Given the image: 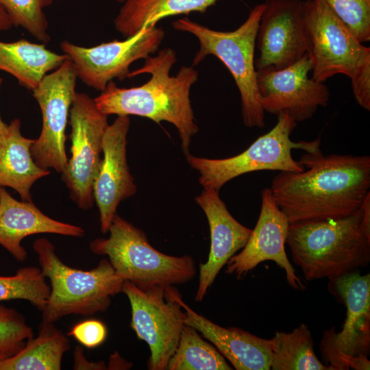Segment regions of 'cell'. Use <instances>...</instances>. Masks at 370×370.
Masks as SVG:
<instances>
[{
	"mask_svg": "<svg viewBox=\"0 0 370 370\" xmlns=\"http://www.w3.org/2000/svg\"><path fill=\"white\" fill-rule=\"evenodd\" d=\"M299 161L304 171H280L271 182L273 196L290 223L349 216L370 193L369 156H324L319 150Z\"/></svg>",
	"mask_w": 370,
	"mask_h": 370,
	"instance_id": "1",
	"label": "cell"
},
{
	"mask_svg": "<svg viewBox=\"0 0 370 370\" xmlns=\"http://www.w3.org/2000/svg\"><path fill=\"white\" fill-rule=\"evenodd\" d=\"M176 61L174 50L162 49L156 56L145 59L142 67L127 75L132 78L149 73L151 77L145 84L127 88H119L110 81L94 101L97 108L108 116L136 115L157 123L164 121L172 123L177 130L186 155L199 130L190 99V88L199 74L193 66H183L175 75L171 76Z\"/></svg>",
	"mask_w": 370,
	"mask_h": 370,
	"instance_id": "2",
	"label": "cell"
},
{
	"mask_svg": "<svg viewBox=\"0 0 370 370\" xmlns=\"http://www.w3.org/2000/svg\"><path fill=\"white\" fill-rule=\"evenodd\" d=\"M286 243L308 281L358 271L370 262V229L362 207L342 218L291 223Z\"/></svg>",
	"mask_w": 370,
	"mask_h": 370,
	"instance_id": "3",
	"label": "cell"
},
{
	"mask_svg": "<svg viewBox=\"0 0 370 370\" xmlns=\"http://www.w3.org/2000/svg\"><path fill=\"white\" fill-rule=\"evenodd\" d=\"M306 53L312 77L321 82L343 74L358 104L370 110V48L360 42L323 0H303Z\"/></svg>",
	"mask_w": 370,
	"mask_h": 370,
	"instance_id": "4",
	"label": "cell"
},
{
	"mask_svg": "<svg viewBox=\"0 0 370 370\" xmlns=\"http://www.w3.org/2000/svg\"><path fill=\"white\" fill-rule=\"evenodd\" d=\"M42 273L51 284L50 294L42 310V321L54 323L69 314L90 316L106 311L111 297L122 291L124 280L109 260L102 259L91 270L71 268L61 261L46 238L33 244Z\"/></svg>",
	"mask_w": 370,
	"mask_h": 370,
	"instance_id": "5",
	"label": "cell"
},
{
	"mask_svg": "<svg viewBox=\"0 0 370 370\" xmlns=\"http://www.w3.org/2000/svg\"><path fill=\"white\" fill-rule=\"evenodd\" d=\"M262 9L263 3L254 6L245 22L230 32L212 29L187 17L172 22L174 29L192 34L199 40V49L193 58V66L212 55L229 70L238 87L243 123L248 127L265 126V112L260 103L254 59Z\"/></svg>",
	"mask_w": 370,
	"mask_h": 370,
	"instance_id": "6",
	"label": "cell"
},
{
	"mask_svg": "<svg viewBox=\"0 0 370 370\" xmlns=\"http://www.w3.org/2000/svg\"><path fill=\"white\" fill-rule=\"evenodd\" d=\"M108 232V238L90 243V250L107 256L116 274L139 288L184 284L195 277L196 267L191 256H173L156 250L143 230L117 214Z\"/></svg>",
	"mask_w": 370,
	"mask_h": 370,
	"instance_id": "7",
	"label": "cell"
},
{
	"mask_svg": "<svg viewBox=\"0 0 370 370\" xmlns=\"http://www.w3.org/2000/svg\"><path fill=\"white\" fill-rule=\"evenodd\" d=\"M297 122L286 112L278 115L275 125L259 136L241 153L223 159L199 158L186 154L189 165L199 173V181L205 189H219L227 182L245 173L264 171L301 172L304 166L294 160L292 149L306 153L320 149V138L313 141L291 140Z\"/></svg>",
	"mask_w": 370,
	"mask_h": 370,
	"instance_id": "8",
	"label": "cell"
},
{
	"mask_svg": "<svg viewBox=\"0 0 370 370\" xmlns=\"http://www.w3.org/2000/svg\"><path fill=\"white\" fill-rule=\"evenodd\" d=\"M328 291L345 304L342 330L324 331L320 343L323 359L330 370H369L370 347V274L358 271L329 280Z\"/></svg>",
	"mask_w": 370,
	"mask_h": 370,
	"instance_id": "9",
	"label": "cell"
},
{
	"mask_svg": "<svg viewBox=\"0 0 370 370\" xmlns=\"http://www.w3.org/2000/svg\"><path fill=\"white\" fill-rule=\"evenodd\" d=\"M121 292L131 305L132 329L149 347L148 369L166 370L185 325L181 294L174 285L140 289L127 280L124 281Z\"/></svg>",
	"mask_w": 370,
	"mask_h": 370,
	"instance_id": "10",
	"label": "cell"
},
{
	"mask_svg": "<svg viewBox=\"0 0 370 370\" xmlns=\"http://www.w3.org/2000/svg\"><path fill=\"white\" fill-rule=\"evenodd\" d=\"M71 157L62 174L73 201L82 210L95 202L93 185L101 164V143L108 125V115L96 106L94 99L76 92L70 109Z\"/></svg>",
	"mask_w": 370,
	"mask_h": 370,
	"instance_id": "11",
	"label": "cell"
},
{
	"mask_svg": "<svg viewBox=\"0 0 370 370\" xmlns=\"http://www.w3.org/2000/svg\"><path fill=\"white\" fill-rule=\"evenodd\" d=\"M77 76L68 58L47 74L32 90L41 110L42 126L39 136L30 147L35 162L41 168L53 169L62 173L68 158L66 153V127L76 93Z\"/></svg>",
	"mask_w": 370,
	"mask_h": 370,
	"instance_id": "12",
	"label": "cell"
},
{
	"mask_svg": "<svg viewBox=\"0 0 370 370\" xmlns=\"http://www.w3.org/2000/svg\"><path fill=\"white\" fill-rule=\"evenodd\" d=\"M164 35L161 27L150 26L123 40H114L90 47L64 40L60 48L72 61L77 77L88 87L101 92L113 79L123 81L127 78L130 65L156 52Z\"/></svg>",
	"mask_w": 370,
	"mask_h": 370,
	"instance_id": "13",
	"label": "cell"
},
{
	"mask_svg": "<svg viewBox=\"0 0 370 370\" xmlns=\"http://www.w3.org/2000/svg\"><path fill=\"white\" fill-rule=\"evenodd\" d=\"M312 66L307 53L280 70L257 72V86L264 112H288L297 122L312 118L319 107H326L330 92L325 82L309 77Z\"/></svg>",
	"mask_w": 370,
	"mask_h": 370,
	"instance_id": "14",
	"label": "cell"
},
{
	"mask_svg": "<svg viewBox=\"0 0 370 370\" xmlns=\"http://www.w3.org/2000/svg\"><path fill=\"white\" fill-rule=\"evenodd\" d=\"M256 47V71L284 69L306 53L303 0H265Z\"/></svg>",
	"mask_w": 370,
	"mask_h": 370,
	"instance_id": "15",
	"label": "cell"
},
{
	"mask_svg": "<svg viewBox=\"0 0 370 370\" xmlns=\"http://www.w3.org/2000/svg\"><path fill=\"white\" fill-rule=\"evenodd\" d=\"M289 224L271 188H264L256 226L241 251L227 261L226 273L241 278L260 263L271 260L285 271L286 280L292 288L304 290L305 286L295 273L285 251Z\"/></svg>",
	"mask_w": 370,
	"mask_h": 370,
	"instance_id": "16",
	"label": "cell"
},
{
	"mask_svg": "<svg viewBox=\"0 0 370 370\" xmlns=\"http://www.w3.org/2000/svg\"><path fill=\"white\" fill-rule=\"evenodd\" d=\"M130 125L129 116H118L108 125L102 138L103 158L94 182L93 195L103 234L108 232L119 204L136 192L126 157Z\"/></svg>",
	"mask_w": 370,
	"mask_h": 370,
	"instance_id": "17",
	"label": "cell"
},
{
	"mask_svg": "<svg viewBox=\"0 0 370 370\" xmlns=\"http://www.w3.org/2000/svg\"><path fill=\"white\" fill-rule=\"evenodd\" d=\"M219 191L204 188L195 197L204 210L210 232L208 260L199 264V284L195 301H201L208 288L227 261L246 245L251 230L236 221L221 199Z\"/></svg>",
	"mask_w": 370,
	"mask_h": 370,
	"instance_id": "18",
	"label": "cell"
},
{
	"mask_svg": "<svg viewBox=\"0 0 370 370\" xmlns=\"http://www.w3.org/2000/svg\"><path fill=\"white\" fill-rule=\"evenodd\" d=\"M42 233L82 237L84 230L47 216L32 201L16 200L4 187H0V245L16 260L23 261L27 251L21 241L27 236Z\"/></svg>",
	"mask_w": 370,
	"mask_h": 370,
	"instance_id": "19",
	"label": "cell"
},
{
	"mask_svg": "<svg viewBox=\"0 0 370 370\" xmlns=\"http://www.w3.org/2000/svg\"><path fill=\"white\" fill-rule=\"evenodd\" d=\"M185 324L208 340L236 370L271 369V339L236 328H223L190 308L184 301Z\"/></svg>",
	"mask_w": 370,
	"mask_h": 370,
	"instance_id": "20",
	"label": "cell"
},
{
	"mask_svg": "<svg viewBox=\"0 0 370 370\" xmlns=\"http://www.w3.org/2000/svg\"><path fill=\"white\" fill-rule=\"evenodd\" d=\"M21 127L14 119L0 136V187L12 188L22 200L32 201L33 184L50 171L35 162L30 151L34 139L24 137Z\"/></svg>",
	"mask_w": 370,
	"mask_h": 370,
	"instance_id": "21",
	"label": "cell"
},
{
	"mask_svg": "<svg viewBox=\"0 0 370 370\" xmlns=\"http://www.w3.org/2000/svg\"><path fill=\"white\" fill-rule=\"evenodd\" d=\"M68 56L47 49L44 43L21 39L0 40V71L14 76L18 84L33 90L49 72L58 68Z\"/></svg>",
	"mask_w": 370,
	"mask_h": 370,
	"instance_id": "22",
	"label": "cell"
},
{
	"mask_svg": "<svg viewBox=\"0 0 370 370\" xmlns=\"http://www.w3.org/2000/svg\"><path fill=\"white\" fill-rule=\"evenodd\" d=\"M217 0H125L114 21L115 29L129 38L161 19L191 12H205Z\"/></svg>",
	"mask_w": 370,
	"mask_h": 370,
	"instance_id": "23",
	"label": "cell"
},
{
	"mask_svg": "<svg viewBox=\"0 0 370 370\" xmlns=\"http://www.w3.org/2000/svg\"><path fill=\"white\" fill-rule=\"evenodd\" d=\"M69 341L53 325L42 321L38 334L19 352L0 361V370H60Z\"/></svg>",
	"mask_w": 370,
	"mask_h": 370,
	"instance_id": "24",
	"label": "cell"
},
{
	"mask_svg": "<svg viewBox=\"0 0 370 370\" xmlns=\"http://www.w3.org/2000/svg\"><path fill=\"white\" fill-rule=\"evenodd\" d=\"M271 345V369L330 370L317 358L312 334L304 323L291 332H275Z\"/></svg>",
	"mask_w": 370,
	"mask_h": 370,
	"instance_id": "25",
	"label": "cell"
},
{
	"mask_svg": "<svg viewBox=\"0 0 370 370\" xmlns=\"http://www.w3.org/2000/svg\"><path fill=\"white\" fill-rule=\"evenodd\" d=\"M167 370H231L218 349L204 341L192 326H184Z\"/></svg>",
	"mask_w": 370,
	"mask_h": 370,
	"instance_id": "26",
	"label": "cell"
},
{
	"mask_svg": "<svg viewBox=\"0 0 370 370\" xmlns=\"http://www.w3.org/2000/svg\"><path fill=\"white\" fill-rule=\"evenodd\" d=\"M49 294L50 286L39 268L23 267L14 275L0 276V301L25 299L42 311Z\"/></svg>",
	"mask_w": 370,
	"mask_h": 370,
	"instance_id": "27",
	"label": "cell"
},
{
	"mask_svg": "<svg viewBox=\"0 0 370 370\" xmlns=\"http://www.w3.org/2000/svg\"><path fill=\"white\" fill-rule=\"evenodd\" d=\"M53 0H0V7L7 13L12 25L21 27L38 40L50 41L49 23L43 9Z\"/></svg>",
	"mask_w": 370,
	"mask_h": 370,
	"instance_id": "28",
	"label": "cell"
},
{
	"mask_svg": "<svg viewBox=\"0 0 370 370\" xmlns=\"http://www.w3.org/2000/svg\"><path fill=\"white\" fill-rule=\"evenodd\" d=\"M361 43L370 40V0H323Z\"/></svg>",
	"mask_w": 370,
	"mask_h": 370,
	"instance_id": "29",
	"label": "cell"
},
{
	"mask_svg": "<svg viewBox=\"0 0 370 370\" xmlns=\"http://www.w3.org/2000/svg\"><path fill=\"white\" fill-rule=\"evenodd\" d=\"M32 329L16 310L0 305V352L10 356L23 349Z\"/></svg>",
	"mask_w": 370,
	"mask_h": 370,
	"instance_id": "30",
	"label": "cell"
},
{
	"mask_svg": "<svg viewBox=\"0 0 370 370\" xmlns=\"http://www.w3.org/2000/svg\"><path fill=\"white\" fill-rule=\"evenodd\" d=\"M107 334L106 326L103 322L89 319L75 325L68 335L73 336L80 344L88 348H94L104 342Z\"/></svg>",
	"mask_w": 370,
	"mask_h": 370,
	"instance_id": "31",
	"label": "cell"
},
{
	"mask_svg": "<svg viewBox=\"0 0 370 370\" xmlns=\"http://www.w3.org/2000/svg\"><path fill=\"white\" fill-rule=\"evenodd\" d=\"M74 369H106L104 362H89L83 354L81 347H77L74 352Z\"/></svg>",
	"mask_w": 370,
	"mask_h": 370,
	"instance_id": "32",
	"label": "cell"
},
{
	"mask_svg": "<svg viewBox=\"0 0 370 370\" xmlns=\"http://www.w3.org/2000/svg\"><path fill=\"white\" fill-rule=\"evenodd\" d=\"M12 26L10 17L0 7V31L9 30Z\"/></svg>",
	"mask_w": 370,
	"mask_h": 370,
	"instance_id": "33",
	"label": "cell"
},
{
	"mask_svg": "<svg viewBox=\"0 0 370 370\" xmlns=\"http://www.w3.org/2000/svg\"><path fill=\"white\" fill-rule=\"evenodd\" d=\"M3 82V79L1 77H0V86L1 85V83ZM8 126V124L5 123L1 116H0V136L4 132V131L5 130L6 127Z\"/></svg>",
	"mask_w": 370,
	"mask_h": 370,
	"instance_id": "34",
	"label": "cell"
},
{
	"mask_svg": "<svg viewBox=\"0 0 370 370\" xmlns=\"http://www.w3.org/2000/svg\"><path fill=\"white\" fill-rule=\"evenodd\" d=\"M10 356L5 353L0 352V361L9 357Z\"/></svg>",
	"mask_w": 370,
	"mask_h": 370,
	"instance_id": "35",
	"label": "cell"
},
{
	"mask_svg": "<svg viewBox=\"0 0 370 370\" xmlns=\"http://www.w3.org/2000/svg\"><path fill=\"white\" fill-rule=\"evenodd\" d=\"M114 1H118V2L123 3L125 0H114Z\"/></svg>",
	"mask_w": 370,
	"mask_h": 370,
	"instance_id": "36",
	"label": "cell"
}]
</instances>
